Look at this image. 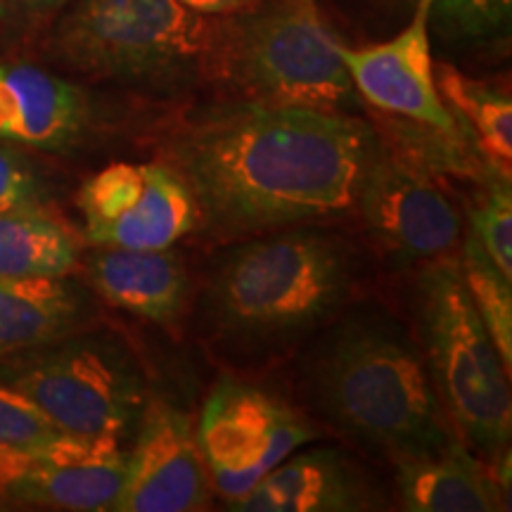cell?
<instances>
[{
	"mask_svg": "<svg viewBox=\"0 0 512 512\" xmlns=\"http://www.w3.org/2000/svg\"><path fill=\"white\" fill-rule=\"evenodd\" d=\"M377 145L375 128L351 114L245 100L185 126L166 164L188 183L200 226L235 240L356 211Z\"/></svg>",
	"mask_w": 512,
	"mask_h": 512,
	"instance_id": "1",
	"label": "cell"
},
{
	"mask_svg": "<svg viewBox=\"0 0 512 512\" xmlns=\"http://www.w3.org/2000/svg\"><path fill=\"white\" fill-rule=\"evenodd\" d=\"M356 285L342 235L294 226L254 235L216 261L197 302L202 332L235 361H264L330 325Z\"/></svg>",
	"mask_w": 512,
	"mask_h": 512,
	"instance_id": "2",
	"label": "cell"
},
{
	"mask_svg": "<svg viewBox=\"0 0 512 512\" xmlns=\"http://www.w3.org/2000/svg\"><path fill=\"white\" fill-rule=\"evenodd\" d=\"M302 387L318 418L389 458L456 437L418 342L373 306L349 311L318 339L302 366Z\"/></svg>",
	"mask_w": 512,
	"mask_h": 512,
	"instance_id": "3",
	"label": "cell"
},
{
	"mask_svg": "<svg viewBox=\"0 0 512 512\" xmlns=\"http://www.w3.org/2000/svg\"><path fill=\"white\" fill-rule=\"evenodd\" d=\"M316 0H275L240 17H221L209 76L247 102L351 114L358 93Z\"/></svg>",
	"mask_w": 512,
	"mask_h": 512,
	"instance_id": "4",
	"label": "cell"
},
{
	"mask_svg": "<svg viewBox=\"0 0 512 512\" xmlns=\"http://www.w3.org/2000/svg\"><path fill=\"white\" fill-rule=\"evenodd\" d=\"M420 342L448 422L472 451H510V370L467 292L453 256L425 264L418 278Z\"/></svg>",
	"mask_w": 512,
	"mask_h": 512,
	"instance_id": "5",
	"label": "cell"
},
{
	"mask_svg": "<svg viewBox=\"0 0 512 512\" xmlns=\"http://www.w3.org/2000/svg\"><path fill=\"white\" fill-rule=\"evenodd\" d=\"M221 17L181 0H79L55 31V53L76 72L169 88L209 76Z\"/></svg>",
	"mask_w": 512,
	"mask_h": 512,
	"instance_id": "6",
	"label": "cell"
},
{
	"mask_svg": "<svg viewBox=\"0 0 512 512\" xmlns=\"http://www.w3.org/2000/svg\"><path fill=\"white\" fill-rule=\"evenodd\" d=\"M0 384L29 399L60 432L126 441L145 411L140 363L110 337L67 335L0 358Z\"/></svg>",
	"mask_w": 512,
	"mask_h": 512,
	"instance_id": "7",
	"label": "cell"
},
{
	"mask_svg": "<svg viewBox=\"0 0 512 512\" xmlns=\"http://www.w3.org/2000/svg\"><path fill=\"white\" fill-rule=\"evenodd\" d=\"M316 437L311 422L290 403L233 377L216 382L197 427L211 489L228 508Z\"/></svg>",
	"mask_w": 512,
	"mask_h": 512,
	"instance_id": "8",
	"label": "cell"
},
{
	"mask_svg": "<svg viewBox=\"0 0 512 512\" xmlns=\"http://www.w3.org/2000/svg\"><path fill=\"white\" fill-rule=\"evenodd\" d=\"M86 240L95 247L166 249L200 226L188 183L166 162H117L79 190Z\"/></svg>",
	"mask_w": 512,
	"mask_h": 512,
	"instance_id": "9",
	"label": "cell"
},
{
	"mask_svg": "<svg viewBox=\"0 0 512 512\" xmlns=\"http://www.w3.org/2000/svg\"><path fill=\"white\" fill-rule=\"evenodd\" d=\"M356 211L382 252L403 266L448 259L463 242L460 214L434 178L403 164L382 145L363 176Z\"/></svg>",
	"mask_w": 512,
	"mask_h": 512,
	"instance_id": "10",
	"label": "cell"
},
{
	"mask_svg": "<svg viewBox=\"0 0 512 512\" xmlns=\"http://www.w3.org/2000/svg\"><path fill=\"white\" fill-rule=\"evenodd\" d=\"M124 470L126 451L119 441L64 432L27 451L0 448V498L53 510H112Z\"/></svg>",
	"mask_w": 512,
	"mask_h": 512,
	"instance_id": "11",
	"label": "cell"
},
{
	"mask_svg": "<svg viewBox=\"0 0 512 512\" xmlns=\"http://www.w3.org/2000/svg\"><path fill=\"white\" fill-rule=\"evenodd\" d=\"M211 482L190 415L150 396L126 451V470L112 510L197 512L211 503Z\"/></svg>",
	"mask_w": 512,
	"mask_h": 512,
	"instance_id": "12",
	"label": "cell"
},
{
	"mask_svg": "<svg viewBox=\"0 0 512 512\" xmlns=\"http://www.w3.org/2000/svg\"><path fill=\"white\" fill-rule=\"evenodd\" d=\"M430 5L432 0H418L411 24L399 36L366 48H347L342 43L339 55L358 98L377 112L430 124L439 131H460L434 81L427 24Z\"/></svg>",
	"mask_w": 512,
	"mask_h": 512,
	"instance_id": "13",
	"label": "cell"
},
{
	"mask_svg": "<svg viewBox=\"0 0 512 512\" xmlns=\"http://www.w3.org/2000/svg\"><path fill=\"white\" fill-rule=\"evenodd\" d=\"M382 508L366 472L337 448H311L285 458L245 498L240 512H356Z\"/></svg>",
	"mask_w": 512,
	"mask_h": 512,
	"instance_id": "14",
	"label": "cell"
},
{
	"mask_svg": "<svg viewBox=\"0 0 512 512\" xmlns=\"http://www.w3.org/2000/svg\"><path fill=\"white\" fill-rule=\"evenodd\" d=\"M88 126L81 88L36 64H0V140L46 152L76 145Z\"/></svg>",
	"mask_w": 512,
	"mask_h": 512,
	"instance_id": "15",
	"label": "cell"
},
{
	"mask_svg": "<svg viewBox=\"0 0 512 512\" xmlns=\"http://www.w3.org/2000/svg\"><path fill=\"white\" fill-rule=\"evenodd\" d=\"M396 491L403 510L411 512H498L508 496L489 465L475 456L463 439L411 456L392 458Z\"/></svg>",
	"mask_w": 512,
	"mask_h": 512,
	"instance_id": "16",
	"label": "cell"
},
{
	"mask_svg": "<svg viewBox=\"0 0 512 512\" xmlns=\"http://www.w3.org/2000/svg\"><path fill=\"white\" fill-rule=\"evenodd\" d=\"M93 290L133 316L157 325H174L188 309L190 275L183 259L166 249L98 247L88 259Z\"/></svg>",
	"mask_w": 512,
	"mask_h": 512,
	"instance_id": "17",
	"label": "cell"
},
{
	"mask_svg": "<svg viewBox=\"0 0 512 512\" xmlns=\"http://www.w3.org/2000/svg\"><path fill=\"white\" fill-rule=\"evenodd\" d=\"M86 309V297L67 275L0 278V358L72 335Z\"/></svg>",
	"mask_w": 512,
	"mask_h": 512,
	"instance_id": "18",
	"label": "cell"
},
{
	"mask_svg": "<svg viewBox=\"0 0 512 512\" xmlns=\"http://www.w3.org/2000/svg\"><path fill=\"white\" fill-rule=\"evenodd\" d=\"M439 95L465 133L475 143L479 157L496 174L512 178V102L501 88L472 79L439 62L434 67Z\"/></svg>",
	"mask_w": 512,
	"mask_h": 512,
	"instance_id": "19",
	"label": "cell"
},
{
	"mask_svg": "<svg viewBox=\"0 0 512 512\" xmlns=\"http://www.w3.org/2000/svg\"><path fill=\"white\" fill-rule=\"evenodd\" d=\"M79 240L46 207L0 214V278L69 275L79 266Z\"/></svg>",
	"mask_w": 512,
	"mask_h": 512,
	"instance_id": "20",
	"label": "cell"
},
{
	"mask_svg": "<svg viewBox=\"0 0 512 512\" xmlns=\"http://www.w3.org/2000/svg\"><path fill=\"white\" fill-rule=\"evenodd\" d=\"M377 121L380 124L373 128L384 150L420 174L430 178H470L475 183H484L491 174H496L479 157L463 126L460 131H439L430 124L392 114H382Z\"/></svg>",
	"mask_w": 512,
	"mask_h": 512,
	"instance_id": "21",
	"label": "cell"
},
{
	"mask_svg": "<svg viewBox=\"0 0 512 512\" xmlns=\"http://www.w3.org/2000/svg\"><path fill=\"white\" fill-rule=\"evenodd\" d=\"M460 271L484 328L494 339L505 368L512 366V280L494 266L470 230L460 242Z\"/></svg>",
	"mask_w": 512,
	"mask_h": 512,
	"instance_id": "22",
	"label": "cell"
},
{
	"mask_svg": "<svg viewBox=\"0 0 512 512\" xmlns=\"http://www.w3.org/2000/svg\"><path fill=\"white\" fill-rule=\"evenodd\" d=\"M512 0H432L427 24L456 46L491 41L510 31Z\"/></svg>",
	"mask_w": 512,
	"mask_h": 512,
	"instance_id": "23",
	"label": "cell"
},
{
	"mask_svg": "<svg viewBox=\"0 0 512 512\" xmlns=\"http://www.w3.org/2000/svg\"><path fill=\"white\" fill-rule=\"evenodd\" d=\"M470 211V235L512 280V178L491 174Z\"/></svg>",
	"mask_w": 512,
	"mask_h": 512,
	"instance_id": "24",
	"label": "cell"
},
{
	"mask_svg": "<svg viewBox=\"0 0 512 512\" xmlns=\"http://www.w3.org/2000/svg\"><path fill=\"white\" fill-rule=\"evenodd\" d=\"M60 434L64 432L57 430L34 403L0 384V448L27 451L50 444Z\"/></svg>",
	"mask_w": 512,
	"mask_h": 512,
	"instance_id": "25",
	"label": "cell"
},
{
	"mask_svg": "<svg viewBox=\"0 0 512 512\" xmlns=\"http://www.w3.org/2000/svg\"><path fill=\"white\" fill-rule=\"evenodd\" d=\"M36 166L10 145H0V214L12 209L46 207Z\"/></svg>",
	"mask_w": 512,
	"mask_h": 512,
	"instance_id": "26",
	"label": "cell"
},
{
	"mask_svg": "<svg viewBox=\"0 0 512 512\" xmlns=\"http://www.w3.org/2000/svg\"><path fill=\"white\" fill-rule=\"evenodd\" d=\"M181 3L207 17H240L254 12L266 0H181Z\"/></svg>",
	"mask_w": 512,
	"mask_h": 512,
	"instance_id": "27",
	"label": "cell"
},
{
	"mask_svg": "<svg viewBox=\"0 0 512 512\" xmlns=\"http://www.w3.org/2000/svg\"><path fill=\"white\" fill-rule=\"evenodd\" d=\"M8 3L17 5V8L27 12H50L55 8H62V5L69 3V0H8Z\"/></svg>",
	"mask_w": 512,
	"mask_h": 512,
	"instance_id": "28",
	"label": "cell"
}]
</instances>
